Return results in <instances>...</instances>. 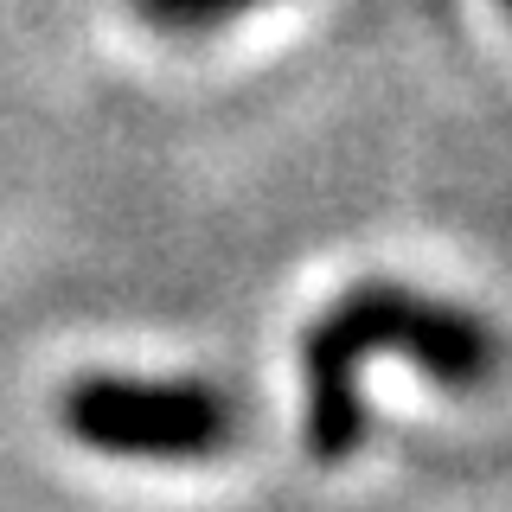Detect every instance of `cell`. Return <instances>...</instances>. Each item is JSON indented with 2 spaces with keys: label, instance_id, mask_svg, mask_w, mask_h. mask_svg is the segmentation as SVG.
I'll use <instances>...</instances> for the list:
<instances>
[{
  "label": "cell",
  "instance_id": "6da1fadb",
  "mask_svg": "<svg viewBox=\"0 0 512 512\" xmlns=\"http://www.w3.org/2000/svg\"><path fill=\"white\" fill-rule=\"evenodd\" d=\"M301 442L320 468H340L365 448V365L397 352L442 391H480L500 378V333L474 308L410 282H352L301 327Z\"/></svg>",
  "mask_w": 512,
  "mask_h": 512
},
{
  "label": "cell",
  "instance_id": "7a4b0ae2",
  "mask_svg": "<svg viewBox=\"0 0 512 512\" xmlns=\"http://www.w3.org/2000/svg\"><path fill=\"white\" fill-rule=\"evenodd\" d=\"M58 423L71 442L128 461H212L237 442V397L205 378L84 372L64 384Z\"/></svg>",
  "mask_w": 512,
  "mask_h": 512
},
{
  "label": "cell",
  "instance_id": "3957f363",
  "mask_svg": "<svg viewBox=\"0 0 512 512\" xmlns=\"http://www.w3.org/2000/svg\"><path fill=\"white\" fill-rule=\"evenodd\" d=\"M269 7V0H135V13L160 32H212L224 20H237V13H256Z\"/></svg>",
  "mask_w": 512,
  "mask_h": 512
},
{
  "label": "cell",
  "instance_id": "277c9868",
  "mask_svg": "<svg viewBox=\"0 0 512 512\" xmlns=\"http://www.w3.org/2000/svg\"><path fill=\"white\" fill-rule=\"evenodd\" d=\"M506 13H512V0H506Z\"/></svg>",
  "mask_w": 512,
  "mask_h": 512
}]
</instances>
